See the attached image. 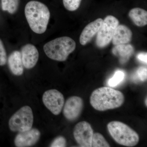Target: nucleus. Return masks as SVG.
<instances>
[{
	"label": "nucleus",
	"mask_w": 147,
	"mask_h": 147,
	"mask_svg": "<svg viewBox=\"0 0 147 147\" xmlns=\"http://www.w3.org/2000/svg\"><path fill=\"white\" fill-rule=\"evenodd\" d=\"M124 100L122 92L107 87L94 90L90 98V102L93 108L100 111L118 108L123 104Z\"/></svg>",
	"instance_id": "f257e3e1"
},
{
	"label": "nucleus",
	"mask_w": 147,
	"mask_h": 147,
	"mask_svg": "<svg viewBox=\"0 0 147 147\" xmlns=\"http://www.w3.org/2000/svg\"><path fill=\"white\" fill-rule=\"evenodd\" d=\"M25 14L33 31L38 34H42L46 31L50 16L47 6L38 1H30L26 5Z\"/></svg>",
	"instance_id": "f03ea898"
},
{
	"label": "nucleus",
	"mask_w": 147,
	"mask_h": 147,
	"mask_svg": "<svg viewBox=\"0 0 147 147\" xmlns=\"http://www.w3.org/2000/svg\"><path fill=\"white\" fill-rule=\"evenodd\" d=\"M76 43L68 36L57 38L46 43L43 50L47 57L53 60L64 61L76 49Z\"/></svg>",
	"instance_id": "7ed1b4c3"
},
{
	"label": "nucleus",
	"mask_w": 147,
	"mask_h": 147,
	"mask_svg": "<svg viewBox=\"0 0 147 147\" xmlns=\"http://www.w3.org/2000/svg\"><path fill=\"white\" fill-rule=\"evenodd\" d=\"M107 128L111 137L119 144L133 147L139 143V134L123 123L113 121L108 123Z\"/></svg>",
	"instance_id": "20e7f679"
},
{
	"label": "nucleus",
	"mask_w": 147,
	"mask_h": 147,
	"mask_svg": "<svg viewBox=\"0 0 147 147\" xmlns=\"http://www.w3.org/2000/svg\"><path fill=\"white\" fill-rule=\"evenodd\" d=\"M34 121L32 108L24 106L12 116L9 122V126L11 131L23 132L31 129Z\"/></svg>",
	"instance_id": "39448f33"
},
{
	"label": "nucleus",
	"mask_w": 147,
	"mask_h": 147,
	"mask_svg": "<svg viewBox=\"0 0 147 147\" xmlns=\"http://www.w3.org/2000/svg\"><path fill=\"white\" fill-rule=\"evenodd\" d=\"M119 25V20L115 16L109 15L105 17L97 34L96 44L98 47L104 48L110 44Z\"/></svg>",
	"instance_id": "423d86ee"
},
{
	"label": "nucleus",
	"mask_w": 147,
	"mask_h": 147,
	"mask_svg": "<svg viewBox=\"0 0 147 147\" xmlns=\"http://www.w3.org/2000/svg\"><path fill=\"white\" fill-rule=\"evenodd\" d=\"M42 100L45 107L55 115L60 114L65 103L63 94L55 89L45 91L42 95Z\"/></svg>",
	"instance_id": "0eeeda50"
},
{
	"label": "nucleus",
	"mask_w": 147,
	"mask_h": 147,
	"mask_svg": "<svg viewBox=\"0 0 147 147\" xmlns=\"http://www.w3.org/2000/svg\"><path fill=\"white\" fill-rule=\"evenodd\" d=\"M93 134L91 125L85 121L77 123L74 129V137L81 147H91Z\"/></svg>",
	"instance_id": "6e6552de"
},
{
	"label": "nucleus",
	"mask_w": 147,
	"mask_h": 147,
	"mask_svg": "<svg viewBox=\"0 0 147 147\" xmlns=\"http://www.w3.org/2000/svg\"><path fill=\"white\" fill-rule=\"evenodd\" d=\"M83 108L84 101L81 97L71 96L69 98L64 105V116L69 121L76 120L81 115Z\"/></svg>",
	"instance_id": "1a4fd4ad"
},
{
	"label": "nucleus",
	"mask_w": 147,
	"mask_h": 147,
	"mask_svg": "<svg viewBox=\"0 0 147 147\" xmlns=\"http://www.w3.org/2000/svg\"><path fill=\"white\" fill-rule=\"evenodd\" d=\"M40 137V132L36 128H31L27 131L20 132L14 139L16 147H26L33 146L38 142Z\"/></svg>",
	"instance_id": "9d476101"
},
{
	"label": "nucleus",
	"mask_w": 147,
	"mask_h": 147,
	"mask_svg": "<svg viewBox=\"0 0 147 147\" xmlns=\"http://www.w3.org/2000/svg\"><path fill=\"white\" fill-rule=\"evenodd\" d=\"M21 55L23 65L28 69L34 67L39 58L38 50L34 45L31 44H27L22 47Z\"/></svg>",
	"instance_id": "9b49d317"
},
{
	"label": "nucleus",
	"mask_w": 147,
	"mask_h": 147,
	"mask_svg": "<svg viewBox=\"0 0 147 147\" xmlns=\"http://www.w3.org/2000/svg\"><path fill=\"white\" fill-rule=\"evenodd\" d=\"M102 22V18H98L86 26L80 35L79 41L81 45H86L92 40L100 30Z\"/></svg>",
	"instance_id": "f8f14e48"
},
{
	"label": "nucleus",
	"mask_w": 147,
	"mask_h": 147,
	"mask_svg": "<svg viewBox=\"0 0 147 147\" xmlns=\"http://www.w3.org/2000/svg\"><path fill=\"white\" fill-rule=\"evenodd\" d=\"M132 33L128 27L123 25H119L116 29L112 39L113 45L126 44L131 41Z\"/></svg>",
	"instance_id": "ddd939ff"
},
{
	"label": "nucleus",
	"mask_w": 147,
	"mask_h": 147,
	"mask_svg": "<svg viewBox=\"0 0 147 147\" xmlns=\"http://www.w3.org/2000/svg\"><path fill=\"white\" fill-rule=\"evenodd\" d=\"M8 65L12 73L16 76H21L24 73V65L19 51H14L9 57Z\"/></svg>",
	"instance_id": "4468645a"
},
{
	"label": "nucleus",
	"mask_w": 147,
	"mask_h": 147,
	"mask_svg": "<svg viewBox=\"0 0 147 147\" xmlns=\"http://www.w3.org/2000/svg\"><path fill=\"white\" fill-rule=\"evenodd\" d=\"M134 52V48L131 45H117L113 49V54L119 58L122 63H125L128 61Z\"/></svg>",
	"instance_id": "2eb2a0df"
},
{
	"label": "nucleus",
	"mask_w": 147,
	"mask_h": 147,
	"mask_svg": "<svg viewBox=\"0 0 147 147\" xmlns=\"http://www.w3.org/2000/svg\"><path fill=\"white\" fill-rule=\"evenodd\" d=\"M129 16L133 23L138 27H143L147 24V11L143 9L136 7L131 9Z\"/></svg>",
	"instance_id": "dca6fc26"
},
{
	"label": "nucleus",
	"mask_w": 147,
	"mask_h": 147,
	"mask_svg": "<svg viewBox=\"0 0 147 147\" xmlns=\"http://www.w3.org/2000/svg\"><path fill=\"white\" fill-rule=\"evenodd\" d=\"M20 0H1L2 8L4 11L13 14L17 11Z\"/></svg>",
	"instance_id": "f3484780"
},
{
	"label": "nucleus",
	"mask_w": 147,
	"mask_h": 147,
	"mask_svg": "<svg viewBox=\"0 0 147 147\" xmlns=\"http://www.w3.org/2000/svg\"><path fill=\"white\" fill-rule=\"evenodd\" d=\"M92 147H109L110 145L103 136L99 133H94L92 139Z\"/></svg>",
	"instance_id": "a211bd4d"
},
{
	"label": "nucleus",
	"mask_w": 147,
	"mask_h": 147,
	"mask_svg": "<svg viewBox=\"0 0 147 147\" xmlns=\"http://www.w3.org/2000/svg\"><path fill=\"white\" fill-rule=\"evenodd\" d=\"M125 76V74L123 71L117 70L115 72L113 77L108 80V86L112 87L117 86L123 82Z\"/></svg>",
	"instance_id": "6ab92c4d"
},
{
	"label": "nucleus",
	"mask_w": 147,
	"mask_h": 147,
	"mask_svg": "<svg viewBox=\"0 0 147 147\" xmlns=\"http://www.w3.org/2000/svg\"><path fill=\"white\" fill-rule=\"evenodd\" d=\"M82 0H63V5L67 10L74 11L80 7Z\"/></svg>",
	"instance_id": "aec40b11"
},
{
	"label": "nucleus",
	"mask_w": 147,
	"mask_h": 147,
	"mask_svg": "<svg viewBox=\"0 0 147 147\" xmlns=\"http://www.w3.org/2000/svg\"><path fill=\"white\" fill-rule=\"evenodd\" d=\"M66 140L63 136H59L54 139L51 143V147H64L66 146Z\"/></svg>",
	"instance_id": "412c9836"
},
{
	"label": "nucleus",
	"mask_w": 147,
	"mask_h": 147,
	"mask_svg": "<svg viewBox=\"0 0 147 147\" xmlns=\"http://www.w3.org/2000/svg\"><path fill=\"white\" fill-rule=\"evenodd\" d=\"M136 74L139 81L142 82H146L147 79V67H140L137 69Z\"/></svg>",
	"instance_id": "4be33fe9"
},
{
	"label": "nucleus",
	"mask_w": 147,
	"mask_h": 147,
	"mask_svg": "<svg viewBox=\"0 0 147 147\" xmlns=\"http://www.w3.org/2000/svg\"><path fill=\"white\" fill-rule=\"evenodd\" d=\"M7 57L6 52L4 46L1 40L0 39V66L4 65L6 63Z\"/></svg>",
	"instance_id": "5701e85b"
},
{
	"label": "nucleus",
	"mask_w": 147,
	"mask_h": 147,
	"mask_svg": "<svg viewBox=\"0 0 147 147\" xmlns=\"http://www.w3.org/2000/svg\"><path fill=\"white\" fill-rule=\"evenodd\" d=\"M137 58L139 60L147 64V53H139L137 55Z\"/></svg>",
	"instance_id": "b1692460"
},
{
	"label": "nucleus",
	"mask_w": 147,
	"mask_h": 147,
	"mask_svg": "<svg viewBox=\"0 0 147 147\" xmlns=\"http://www.w3.org/2000/svg\"><path fill=\"white\" fill-rule=\"evenodd\" d=\"M147 97H146V99H145V105H146V106L147 105Z\"/></svg>",
	"instance_id": "393cba45"
}]
</instances>
